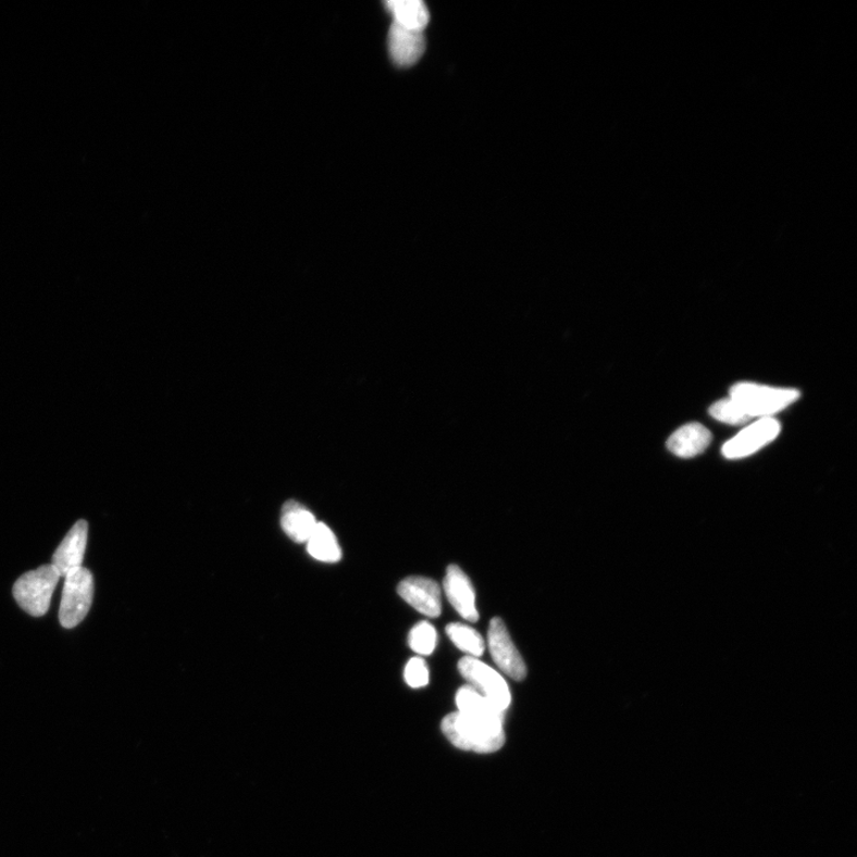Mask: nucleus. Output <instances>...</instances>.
Wrapping results in <instances>:
<instances>
[{
  "mask_svg": "<svg viewBox=\"0 0 857 857\" xmlns=\"http://www.w3.org/2000/svg\"><path fill=\"white\" fill-rule=\"evenodd\" d=\"M454 746L474 753H495L506 743L502 723L462 715H448L440 724Z\"/></svg>",
  "mask_w": 857,
  "mask_h": 857,
  "instance_id": "obj_1",
  "label": "nucleus"
},
{
  "mask_svg": "<svg viewBox=\"0 0 857 857\" xmlns=\"http://www.w3.org/2000/svg\"><path fill=\"white\" fill-rule=\"evenodd\" d=\"M729 397L736 400L750 419H767L793 405L800 394L793 388L740 383L731 387Z\"/></svg>",
  "mask_w": 857,
  "mask_h": 857,
  "instance_id": "obj_2",
  "label": "nucleus"
},
{
  "mask_svg": "<svg viewBox=\"0 0 857 857\" xmlns=\"http://www.w3.org/2000/svg\"><path fill=\"white\" fill-rule=\"evenodd\" d=\"M60 574L53 564L25 573L14 585V597L20 607L34 617H42L59 583Z\"/></svg>",
  "mask_w": 857,
  "mask_h": 857,
  "instance_id": "obj_3",
  "label": "nucleus"
},
{
  "mask_svg": "<svg viewBox=\"0 0 857 857\" xmlns=\"http://www.w3.org/2000/svg\"><path fill=\"white\" fill-rule=\"evenodd\" d=\"M65 580L60 605L59 620L62 626L72 629L83 622L94 600V575L80 569L70 572Z\"/></svg>",
  "mask_w": 857,
  "mask_h": 857,
  "instance_id": "obj_4",
  "label": "nucleus"
},
{
  "mask_svg": "<svg viewBox=\"0 0 857 857\" xmlns=\"http://www.w3.org/2000/svg\"><path fill=\"white\" fill-rule=\"evenodd\" d=\"M461 675L468 680L472 688L481 693L490 704L501 712H506L511 704L510 688L498 672L493 667L487 666L479 659L465 657L459 662Z\"/></svg>",
  "mask_w": 857,
  "mask_h": 857,
  "instance_id": "obj_5",
  "label": "nucleus"
},
{
  "mask_svg": "<svg viewBox=\"0 0 857 857\" xmlns=\"http://www.w3.org/2000/svg\"><path fill=\"white\" fill-rule=\"evenodd\" d=\"M488 649L496 665L516 682L526 678V666L521 654L514 647L506 624L494 619L488 628Z\"/></svg>",
  "mask_w": 857,
  "mask_h": 857,
  "instance_id": "obj_6",
  "label": "nucleus"
},
{
  "mask_svg": "<svg viewBox=\"0 0 857 857\" xmlns=\"http://www.w3.org/2000/svg\"><path fill=\"white\" fill-rule=\"evenodd\" d=\"M780 431V423L773 418L760 419L728 440L722 449L723 456L730 460L747 458L771 444Z\"/></svg>",
  "mask_w": 857,
  "mask_h": 857,
  "instance_id": "obj_7",
  "label": "nucleus"
},
{
  "mask_svg": "<svg viewBox=\"0 0 857 857\" xmlns=\"http://www.w3.org/2000/svg\"><path fill=\"white\" fill-rule=\"evenodd\" d=\"M398 595L410 604L414 610L431 617V619H436L443 611L440 588L432 579L423 576L407 577L399 584Z\"/></svg>",
  "mask_w": 857,
  "mask_h": 857,
  "instance_id": "obj_8",
  "label": "nucleus"
},
{
  "mask_svg": "<svg viewBox=\"0 0 857 857\" xmlns=\"http://www.w3.org/2000/svg\"><path fill=\"white\" fill-rule=\"evenodd\" d=\"M444 587L448 600L463 620L469 622L479 621V612L475 607V592L471 580L457 564H450L444 580Z\"/></svg>",
  "mask_w": 857,
  "mask_h": 857,
  "instance_id": "obj_9",
  "label": "nucleus"
},
{
  "mask_svg": "<svg viewBox=\"0 0 857 857\" xmlns=\"http://www.w3.org/2000/svg\"><path fill=\"white\" fill-rule=\"evenodd\" d=\"M425 50V37L423 32L412 30L393 24L388 33V52L390 58L400 67H409L415 64Z\"/></svg>",
  "mask_w": 857,
  "mask_h": 857,
  "instance_id": "obj_10",
  "label": "nucleus"
},
{
  "mask_svg": "<svg viewBox=\"0 0 857 857\" xmlns=\"http://www.w3.org/2000/svg\"><path fill=\"white\" fill-rule=\"evenodd\" d=\"M87 531L88 524L86 521L75 523L58 547L52 564L55 567L60 576H66L70 572L83 567L82 564L87 544Z\"/></svg>",
  "mask_w": 857,
  "mask_h": 857,
  "instance_id": "obj_11",
  "label": "nucleus"
},
{
  "mask_svg": "<svg viewBox=\"0 0 857 857\" xmlns=\"http://www.w3.org/2000/svg\"><path fill=\"white\" fill-rule=\"evenodd\" d=\"M712 435L701 424L691 423L678 428L668 439L667 448L679 458H695L711 444Z\"/></svg>",
  "mask_w": 857,
  "mask_h": 857,
  "instance_id": "obj_12",
  "label": "nucleus"
},
{
  "mask_svg": "<svg viewBox=\"0 0 857 857\" xmlns=\"http://www.w3.org/2000/svg\"><path fill=\"white\" fill-rule=\"evenodd\" d=\"M318 524L314 516L301 504L295 500L285 504L282 512V527L284 533L297 544H307Z\"/></svg>",
  "mask_w": 857,
  "mask_h": 857,
  "instance_id": "obj_13",
  "label": "nucleus"
},
{
  "mask_svg": "<svg viewBox=\"0 0 857 857\" xmlns=\"http://www.w3.org/2000/svg\"><path fill=\"white\" fill-rule=\"evenodd\" d=\"M386 7L394 16V23L402 28L423 32L431 21V14L421 0H388Z\"/></svg>",
  "mask_w": 857,
  "mask_h": 857,
  "instance_id": "obj_14",
  "label": "nucleus"
},
{
  "mask_svg": "<svg viewBox=\"0 0 857 857\" xmlns=\"http://www.w3.org/2000/svg\"><path fill=\"white\" fill-rule=\"evenodd\" d=\"M459 712L481 720L504 723V712L471 686H463L457 693Z\"/></svg>",
  "mask_w": 857,
  "mask_h": 857,
  "instance_id": "obj_15",
  "label": "nucleus"
},
{
  "mask_svg": "<svg viewBox=\"0 0 857 857\" xmlns=\"http://www.w3.org/2000/svg\"><path fill=\"white\" fill-rule=\"evenodd\" d=\"M310 556L322 562H337L341 560L343 550L332 529L324 523H319L307 542Z\"/></svg>",
  "mask_w": 857,
  "mask_h": 857,
  "instance_id": "obj_16",
  "label": "nucleus"
},
{
  "mask_svg": "<svg viewBox=\"0 0 857 857\" xmlns=\"http://www.w3.org/2000/svg\"><path fill=\"white\" fill-rule=\"evenodd\" d=\"M447 635L460 650L471 658H481L485 651V639L471 626L451 623L446 628Z\"/></svg>",
  "mask_w": 857,
  "mask_h": 857,
  "instance_id": "obj_17",
  "label": "nucleus"
},
{
  "mask_svg": "<svg viewBox=\"0 0 857 857\" xmlns=\"http://www.w3.org/2000/svg\"><path fill=\"white\" fill-rule=\"evenodd\" d=\"M436 643L437 633L433 624L424 621L412 628L409 635V645L414 653L422 655V657H427L435 650Z\"/></svg>",
  "mask_w": 857,
  "mask_h": 857,
  "instance_id": "obj_18",
  "label": "nucleus"
},
{
  "mask_svg": "<svg viewBox=\"0 0 857 857\" xmlns=\"http://www.w3.org/2000/svg\"><path fill=\"white\" fill-rule=\"evenodd\" d=\"M710 414L715 420L731 425L745 424L750 420L738 402L730 397L715 402L710 408Z\"/></svg>",
  "mask_w": 857,
  "mask_h": 857,
  "instance_id": "obj_19",
  "label": "nucleus"
},
{
  "mask_svg": "<svg viewBox=\"0 0 857 857\" xmlns=\"http://www.w3.org/2000/svg\"><path fill=\"white\" fill-rule=\"evenodd\" d=\"M407 684L412 688H421L428 684V668L422 658L411 659L405 672Z\"/></svg>",
  "mask_w": 857,
  "mask_h": 857,
  "instance_id": "obj_20",
  "label": "nucleus"
}]
</instances>
